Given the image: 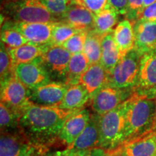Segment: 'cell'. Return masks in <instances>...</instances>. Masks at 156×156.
I'll return each mask as SVG.
<instances>
[{
	"label": "cell",
	"mask_w": 156,
	"mask_h": 156,
	"mask_svg": "<svg viewBox=\"0 0 156 156\" xmlns=\"http://www.w3.org/2000/svg\"><path fill=\"white\" fill-rule=\"evenodd\" d=\"M80 110H68L59 106H45L33 103L20 118V132L35 145L49 147L58 140V136L67 119Z\"/></svg>",
	"instance_id": "cell-1"
},
{
	"label": "cell",
	"mask_w": 156,
	"mask_h": 156,
	"mask_svg": "<svg viewBox=\"0 0 156 156\" xmlns=\"http://www.w3.org/2000/svg\"><path fill=\"white\" fill-rule=\"evenodd\" d=\"M129 99L120 145L147 133L152 127L156 115L155 98L134 92Z\"/></svg>",
	"instance_id": "cell-2"
},
{
	"label": "cell",
	"mask_w": 156,
	"mask_h": 156,
	"mask_svg": "<svg viewBox=\"0 0 156 156\" xmlns=\"http://www.w3.org/2000/svg\"><path fill=\"white\" fill-rule=\"evenodd\" d=\"M1 11L4 20L17 23L59 22L40 0H2Z\"/></svg>",
	"instance_id": "cell-3"
},
{
	"label": "cell",
	"mask_w": 156,
	"mask_h": 156,
	"mask_svg": "<svg viewBox=\"0 0 156 156\" xmlns=\"http://www.w3.org/2000/svg\"><path fill=\"white\" fill-rule=\"evenodd\" d=\"M129 98L114 110L100 116L98 147L113 151L120 145L125 126L126 112L129 105Z\"/></svg>",
	"instance_id": "cell-4"
},
{
	"label": "cell",
	"mask_w": 156,
	"mask_h": 156,
	"mask_svg": "<svg viewBox=\"0 0 156 156\" xmlns=\"http://www.w3.org/2000/svg\"><path fill=\"white\" fill-rule=\"evenodd\" d=\"M140 58L141 55L134 48L122 56L116 65L108 73V85L134 90L139 73Z\"/></svg>",
	"instance_id": "cell-5"
},
{
	"label": "cell",
	"mask_w": 156,
	"mask_h": 156,
	"mask_svg": "<svg viewBox=\"0 0 156 156\" xmlns=\"http://www.w3.org/2000/svg\"><path fill=\"white\" fill-rule=\"evenodd\" d=\"M49 152V147L35 145L20 132H1L0 156H36Z\"/></svg>",
	"instance_id": "cell-6"
},
{
	"label": "cell",
	"mask_w": 156,
	"mask_h": 156,
	"mask_svg": "<svg viewBox=\"0 0 156 156\" xmlns=\"http://www.w3.org/2000/svg\"><path fill=\"white\" fill-rule=\"evenodd\" d=\"M1 103L22 115L28 107L33 104L30 91L17 79L15 75L1 81Z\"/></svg>",
	"instance_id": "cell-7"
},
{
	"label": "cell",
	"mask_w": 156,
	"mask_h": 156,
	"mask_svg": "<svg viewBox=\"0 0 156 156\" xmlns=\"http://www.w3.org/2000/svg\"><path fill=\"white\" fill-rule=\"evenodd\" d=\"M134 92L141 95L156 97V48L141 56L139 73Z\"/></svg>",
	"instance_id": "cell-8"
},
{
	"label": "cell",
	"mask_w": 156,
	"mask_h": 156,
	"mask_svg": "<svg viewBox=\"0 0 156 156\" xmlns=\"http://www.w3.org/2000/svg\"><path fill=\"white\" fill-rule=\"evenodd\" d=\"M133 93V90L119 89L107 85L91 98V108L95 114L102 116L118 107Z\"/></svg>",
	"instance_id": "cell-9"
},
{
	"label": "cell",
	"mask_w": 156,
	"mask_h": 156,
	"mask_svg": "<svg viewBox=\"0 0 156 156\" xmlns=\"http://www.w3.org/2000/svg\"><path fill=\"white\" fill-rule=\"evenodd\" d=\"M56 23H17L3 20L2 22V28H10L19 31L30 44L48 45L51 38L52 30Z\"/></svg>",
	"instance_id": "cell-10"
},
{
	"label": "cell",
	"mask_w": 156,
	"mask_h": 156,
	"mask_svg": "<svg viewBox=\"0 0 156 156\" xmlns=\"http://www.w3.org/2000/svg\"><path fill=\"white\" fill-rule=\"evenodd\" d=\"M72 54L62 46L48 45L41 61L51 78L65 83L66 75Z\"/></svg>",
	"instance_id": "cell-11"
},
{
	"label": "cell",
	"mask_w": 156,
	"mask_h": 156,
	"mask_svg": "<svg viewBox=\"0 0 156 156\" xmlns=\"http://www.w3.org/2000/svg\"><path fill=\"white\" fill-rule=\"evenodd\" d=\"M15 75L29 90L51 82L49 74L42 63L41 57L28 63L17 64L15 67Z\"/></svg>",
	"instance_id": "cell-12"
},
{
	"label": "cell",
	"mask_w": 156,
	"mask_h": 156,
	"mask_svg": "<svg viewBox=\"0 0 156 156\" xmlns=\"http://www.w3.org/2000/svg\"><path fill=\"white\" fill-rule=\"evenodd\" d=\"M69 85L64 82L51 81L46 85L29 90L30 99L34 104L45 106H59Z\"/></svg>",
	"instance_id": "cell-13"
},
{
	"label": "cell",
	"mask_w": 156,
	"mask_h": 156,
	"mask_svg": "<svg viewBox=\"0 0 156 156\" xmlns=\"http://www.w3.org/2000/svg\"><path fill=\"white\" fill-rule=\"evenodd\" d=\"M110 156H156V133L147 132L110 151Z\"/></svg>",
	"instance_id": "cell-14"
},
{
	"label": "cell",
	"mask_w": 156,
	"mask_h": 156,
	"mask_svg": "<svg viewBox=\"0 0 156 156\" xmlns=\"http://www.w3.org/2000/svg\"><path fill=\"white\" fill-rule=\"evenodd\" d=\"M91 114L86 108H82L69 116L64 123L58 140L65 145H71L86 127Z\"/></svg>",
	"instance_id": "cell-15"
},
{
	"label": "cell",
	"mask_w": 156,
	"mask_h": 156,
	"mask_svg": "<svg viewBox=\"0 0 156 156\" xmlns=\"http://www.w3.org/2000/svg\"><path fill=\"white\" fill-rule=\"evenodd\" d=\"M134 49L142 55L156 48V23L137 20L133 23Z\"/></svg>",
	"instance_id": "cell-16"
},
{
	"label": "cell",
	"mask_w": 156,
	"mask_h": 156,
	"mask_svg": "<svg viewBox=\"0 0 156 156\" xmlns=\"http://www.w3.org/2000/svg\"><path fill=\"white\" fill-rule=\"evenodd\" d=\"M100 116L91 114L90 119L83 132L67 149L74 151H87L93 148L98 147L100 142Z\"/></svg>",
	"instance_id": "cell-17"
},
{
	"label": "cell",
	"mask_w": 156,
	"mask_h": 156,
	"mask_svg": "<svg viewBox=\"0 0 156 156\" xmlns=\"http://www.w3.org/2000/svg\"><path fill=\"white\" fill-rule=\"evenodd\" d=\"M94 14L79 4L73 3L59 20L78 30H92L94 25Z\"/></svg>",
	"instance_id": "cell-18"
},
{
	"label": "cell",
	"mask_w": 156,
	"mask_h": 156,
	"mask_svg": "<svg viewBox=\"0 0 156 156\" xmlns=\"http://www.w3.org/2000/svg\"><path fill=\"white\" fill-rule=\"evenodd\" d=\"M108 73L102 64H93L82 75L79 84L86 89L91 98L98 91L108 85Z\"/></svg>",
	"instance_id": "cell-19"
},
{
	"label": "cell",
	"mask_w": 156,
	"mask_h": 156,
	"mask_svg": "<svg viewBox=\"0 0 156 156\" xmlns=\"http://www.w3.org/2000/svg\"><path fill=\"white\" fill-rule=\"evenodd\" d=\"M113 37L117 48L124 56L134 48L133 23L128 19L119 22L113 30Z\"/></svg>",
	"instance_id": "cell-20"
},
{
	"label": "cell",
	"mask_w": 156,
	"mask_h": 156,
	"mask_svg": "<svg viewBox=\"0 0 156 156\" xmlns=\"http://www.w3.org/2000/svg\"><path fill=\"white\" fill-rule=\"evenodd\" d=\"M48 45H37L28 43L17 48H9L14 67L20 64L28 63L44 55Z\"/></svg>",
	"instance_id": "cell-21"
},
{
	"label": "cell",
	"mask_w": 156,
	"mask_h": 156,
	"mask_svg": "<svg viewBox=\"0 0 156 156\" xmlns=\"http://www.w3.org/2000/svg\"><path fill=\"white\" fill-rule=\"evenodd\" d=\"M89 101L90 96L83 85L80 84L69 85L59 107L68 110L81 109Z\"/></svg>",
	"instance_id": "cell-22"
},
{
	"label": "cell",
	"mask_w": 156,
	"mask_h": 156,
	"mask_svg": "<svg viewBox=\"0 0 156 156\" xmlns=\"http://www.w3.org/2000/svg\"><path fill=\"white\" fill-rule=\"evenodd\" d=\"M90 66V63L84 52L72 54L67 67L65 83L69 86L79 84L82 75Z\"/></svg>",
	"instance_id": "cell-23"
},
{
	"label": "cell",
	"mask_w": 156,
	"mask_h": 156,
	"mask_svg": "<svg viewBox=\"0 0 156 156\" xmlns=\"http://www.w3.org/2000/svg\"><path fill=\"white\" fill-rule=\"evenodd\" d=\"M112 33L103 36L102 40L101 64L108 73L116 65L123 56L117 48Z\"/></svg>",
	"instance_id": "cell-24"
},
{
	"label": "cell",
	"mask_w": 156,
	"mask_h": 156,
	"mask_svg": "<svg viewBox=\"0 0 156 156\" xmlns=\"http://www.w3.org/2000/svg\"><path fill=\"white\" fill-rule=\"evenodd\" d=\"M119 14L111 7L95 14L94 15V25L92 30H94L102 36L111 34L119 23Z\"/></svg>",
	"instance_id": "cell-25"
},
{
	"label": "cell",
	"mask_w": 156,
	"mask_h": 156,
	"mask_svg": "<svg viewBox=\"0 0 156 156\" xmlns=\"http://www.w3.org/2000/svg\"><path fill=\"white\" fill-rule=\"evenodd\" d=\"M103 37L94 30L87 33L83 52L88 58L90 64L101 63Z\"/></svg>",
	"instance_id": "cell-26"
},
{
	"label": "cell",
	"mask_w": 156,
	"mask_h": 156,
	"mask_svg": "<svg viewBox=\"0 0 156 156\" xmlns=\"http://www.w3.org/2000/svg\"><path fill=\"white\" fill-rule=\"evenodd\" d=\"M21 115L2 103L0 104V126L1 132L20 131L19 121Z\"/></svg>",
	"instance_id": "cell-27"
},
{
	"label": "cell",
	"mask_w": 156,
	"mask_h": 156,
	"mask_svg": "<svg viewBox=\"0 0 156 156\" xmlns=\"http://www.w3.org/2000/svg\"><path fill=\"white\" fill-rule=\"evenodd\" d=\"M78 30L70 25L61 21L56 23L52 30L49 46H62L69 38L74 36Z\"/></svg>",
	"instance_id": "cell-28"
},
{
	"label": "cell",
	"mask_w": 156,
	"mask_h": 156,
	"mask_svg": "<svg viewBox=\"0 0 156 156\" xmlns=\"http://www.w3.org/2000/svg\"><path fill=\"white\" fill-rule=\"evenodd\" d=\"M15 74V67L9 48L1 42L0 48V78L1 81Z\"/></svg>",
	"instance_id": "cell-29"
},
{
	"label": "cell",
	"mask_w": 156,
	"mask_h": 156,
	"mask_svg": "<svg viewBox=\"0 0 156 156\" xmlns=\"http://www.w3.org/2000/svg\"><path fill=\"white\" fill-rule=\"evenodd\" d=\"M1 42L8 48H17L29 43L19 31L10 28H2Z\"/></svg>",
	"instance_id": "cell-30"
},
{
	"label": "cell",
	"mask_w": 156,
	"mask_h": 156,
	"mask_svg": "<svg viewBox=\"0 0 156 156\" xmlns=\"http://www.w3.org/2000/svg\"><path fill=\"white\" fill-rule=\"evenodd\" d=\"M40 2L58 20L69 6L75 3V0H40Z\"/></svg>",
	"instance_id": "cell-31"
},
{
	"label": "cell",
	"mask_w": 156,
	"mask_h": 156,
	"mask_svg": "<svg viewBox=\"0 0 156 156\" xmlns=\"http://www.w3.org/2000/svg\"><path fill=\"white\" fill-rule=\"evenodd\" d=\"M87 31L80 30L62 44V46L69 51L72 54L83 52Z\"/></svg>",
	"instance_id": "cell-32"
},
{
	"label": "cell",
	"mask_w": 156,
	"mask_h": 156,
	"mask_svg": "<svg viewBox=\"0 0 156 156\" xmlns=\"http://www.w3.org/2000/svg\"><path fill=\"white\" fill-rule=\"evenodd\" d=\"M75 2L85 7L93 14H98L101 11L110 7L108 0H75Z\"/></svg>",
	"instance_id": "cell-33"
},
{
	"label": "cell",
	"mask_w": 156,
	"mask_h": 156,
	"mask_svg": "<svg viewBox=\"0 0 156 156\" xmlns=\"http://www.w3.org/2000/svg\"><path fill=\"white\" fill-rule=\"evenodd\" d=\"M143 0H128V10L125 15L126 19L135 22L139 19L142 10H143Z\"/></svg>",
	"instance_id": "cell-34"
},
{
	"label": "cell",
	"mask_w": 156,
	"mask_h": 156,
	"mask_svg": "<svg viewBox=\"0 0 156 156\" xmlns=\"http://www.w3.org/2000/svg\"><path fill=\"white\" fill-rule=\"evenodd\" d=\"M138 20L151 23H156V2L143 9Z\"/></svg>",
	"instance_id": "cell-35"
},
{
	"label": "cell",
	"mask_w": 156,
	"mask_h": 156,
	"mask_svg": "<svg viewBox=\"0 0 156 156\" xmlns=\"http://www.w3.org/2000/svg\"><path fill=\"white\" fill-rule=\"evenodd\" d=\"M109 6L119 15H126L128 10V0H108Z\"/></svg>",
	"instance_id": "cell-36"
},
{
	"label": "cell",
	"mask_w": 156,
	"mask_h": 156,
	"mask_svg": "<svg viewBox=\"0 0 156 156\" xmlns=\"http://www.w3.org/2000/svg\"><path fill=\"white\" fill-rule=\"evenodd\" d=\"M85 156H110V151L101 147H96L90 150Z\"/></svg>",
	"instance_id": "cell-37"
},
{
	"label": "cell",
	"mask_w": 156,
	"mask_h": 156,
	"mask_svg": "<svg viewBox=\"0 0 156 156\" xmlns=\"http://www.w3.org/2000/svg\"><path fill=\"white\" fill-rule=\"evenodd\" d=\"M88 151H74L66 148L64 151H58L57 156H85Z\"/></svg>",
	"instance_id": "cell-38"
},
{
	"label": "cell",
	"mask_w": 156,
	"mask_h": 156,
	"mask_svg": "<svg viewBox=\"0 0 156 156\" xmlns=\"http://www.w3.org/2000/svg\"><path fill=\"white\" fill-rule=\"evenodd\" d=\"M156 0H143V5H142V7H143V9L146 8V7H148V6L151 5L152 4L155 3ZM143 11V10H142Z\"/></svg>",
	"instance_id": "cell-39"
},
{
	"label": "cell",
	"mask_w": 156,
	"mask_h": 156,
	"mask_svg": "<svg viewBox=\"0 0 156 156\" xmlns=\"http://www.w3.org/2000/svg\"><path fill=\"white\" fill-rule=\"evenodd\" d=\"M147 132H153V133H156V115L155 119H154L153 125H152V127L151 128V129L149 130Z\"/></svg>",
	"instance_id": "cell-40"
},
{
	"label": "cell",
	"mask_w": 156,
	"mask_h": 156,
	"mask_svg": "<svg viewBox=\"0 0 156 156\" xmlns=\"http://www.w3.org/2000/svg\"><path fill=\"white\" fill-rule=\"evenodd\" d=\"M36 156H57V152H55V153H44V154H41V155H38Z\"/></svg>",
	"instance_id": "cell-41"
},
{
	"label": "cell",
	"mask_w": 156,
	"mask_h": 156,
	"mask_svg": "<svg viewBox=\"0 0 156 156\" xmlns=\"http://www.w3.org/2000/svg\"><path fill=\"white\" fill-rule=\"evenodd\" d=\"M155 99H156V97H155Z\"/></svg>",
	"instance_id": "cell-42"
}]
</instances>
